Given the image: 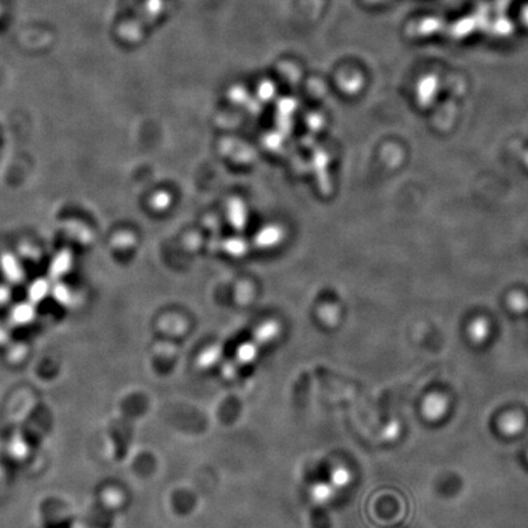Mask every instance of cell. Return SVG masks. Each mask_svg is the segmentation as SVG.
Returning <instances> with one entry per match:
<instances>
[{
  "label": "cell",
  "mask_w": 528,
  "mask_h": 528,
  "mask_svg": "<svg viewBox=\"0 0 528 528\" xmlns=\"http://www.w3.org/2000/svg\"><path fill=\"white\" fill-rule=\"evenodd\" d=\"M32 316H34V311L29 306H20L19 309H16L14 313L15 319L19 323H27L32 319Z\"/></svg>",
  "instance_id": "7a4b0ae2"
},
{
  "label": "cell",
  "mask_w": 528,
  "mask_h": 528,
  "mask_svg": "<svg viewBox=\"0 0 528 528\" xmlns=\"http://www.w3.org/2000/svg\"><path fill=\"white\" fill-rule=\"evenodd\" d=\"M9 452L15 459H24L29 452V447L22 439H14L10 442Z\"/></svg>",
  "instance_id": "6da1fadb"
},
{
  "label": "cell",
  "mask_w": 528,
  "mask_h": 528,
  "mask_svg": "<svg viewBox=\"0 0 528 528\" xmlns=\"http://www.w3.org/2000/svg\"><path fill=\"white\" fill-rule=\"evenodd\" d=\"M306 6L311 15H316L318 13L320 6H322V0H305Z\"/></svg>",
  "instance_id": "3957f363"
}]
</instances>
